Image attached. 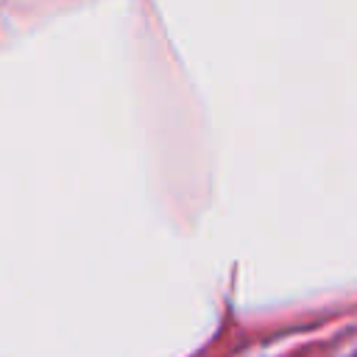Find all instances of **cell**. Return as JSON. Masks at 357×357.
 I'll list each match as a JSON object with an SVG mask.
<instances>
[]
</instances>
